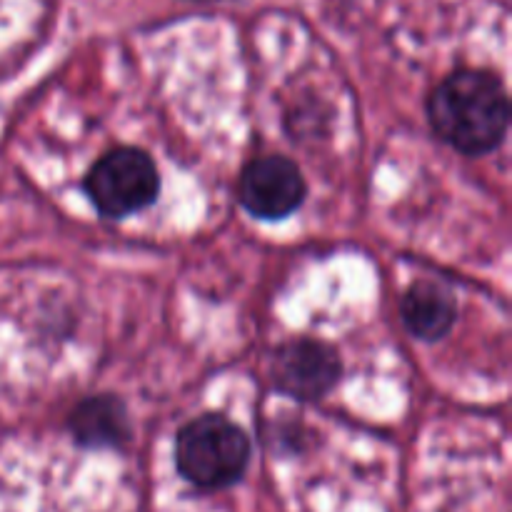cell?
Segmentation results:
<instances>
[{
  "instance_id": "obj_1",
  "label": "cell",
  "mask_w": 512,
  "mask_h": 512,
  "mask_svg": "<svg viewBox=\"0 0 512 512\" xmlns=\"http://www.w3.org/2000/svg\"><path fill=\"white\" fill-rule=\"evenodd\" d=\"M428 120L450 148L465 155L493 153L510 123L505 85L488 70H458L430 93Z\"/></svg>"
},
{
  "instance_id": "obj_2",
  "label": "cell",
  "mask_w": 512,
  "mask_h": 512,
  "mask_svg": "<svg viewBox=\"0 0 512 512\" xmlns=\"http://www.w3.org/2000/svg\"><path fill=\"white\" fill-rule=\"evenodd\" d=\"M248 463V435L223 415L208 413L190 420L175 440L178 473L200 490H220L238 483Z\"/></svg>"
},
{
  "instance_id": "obj_3",
  "label": "cell",
  "mask_w": 512,
  "mask_h": 512,
  "mask_svg": "<svg viewBox=\"0 0 512 512\" xmlns=\"http://www.w3.org/2000/svg\"><path fill=\"white\" fill-rule=\"evenodd\" d=\"M83 185L103 218L123 220L155 203L160 175L145 150L115 148L88 170Z\"/></svg>"
},
{
  "instance_id": "obj_4",
  "label": "cell",
  "mask_w": 512,
  "mask_h": 512,
  "mask_svg": "<svg viewBox=\"0 0 512 512\" xmlns=\"http://www.w3.org/2000/svg\"><path fill=\"white\" fill-rule=\"evenodd\" d=\"M343 363L330 345L320 340H290L273 353L270 380L275 390L300 403L323 400L338 385Z\"/></svg>"
},
{
  "instance_id": "obj_5",
  "label": "cell",
  "mask_w": 512,
  "mask_h": 512,
  "mask_svg": "<svg viewBox=\"0 0 512 512\" xmlns=\"http://www.w3.org/2000/svg\"><path fill=\"white\" fill-rule=\"evenodd\" d=\"M305 180L298 165L283 155H265L245 165L238 195L253 218L283 220L303 205Z\"/></svg>"
},
{
  "instance_id": "obj_6",
  "label": "cell",
  "mask_w": 512,
  "mask_h": 512,
  "mask_svg": "<svg viewBox=\"0 0 512 512\" xmlns=\"http://www.w3.org/2000/svg\"><path fill=\"white\" fill-rule=\"evenodd\" d=\"M68 428L83 448H120L130 440V418L115 395L88 398L70 413Z\"/></svg>"
},
{
  "instance_id": "obj_7",
  "label": "cell",
  "mask_w": 512,
  "mask_h": 512,
  "mask_svg": "<svg viewBox=\"0 0 512 512\" xmlns=\"http://www.w3.org/2000/svg\"><path fill=\"white\" fill-rule=\"evenodd\" d=\"M403 323L420 340H440L455 323V298L430 280L410 285L403 298Z\"/></svg>"
}]
</instances>
